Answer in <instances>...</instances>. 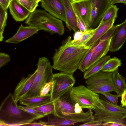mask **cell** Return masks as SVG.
I'll use <instances>...</instances> for the list:
<instances>
[{"instance_id":"10","label":"cell","mask_w":126,"mask_h":126,"mask_svg":"<svg viewBox=\"0 0 126 126\" xmlns=\"http://www.w3.org/2000/svg\"><path fill=\"white\" fill-rule=\"evenodd\" d=\"M91 17L88 29L99 25L105 12L111 5L110 0H92Z\"/></svg>"},{"instance_id":"25","label":"cell","mask_w":126,"mask_h":126,"mask_svg":"<svg viewBox=\"0 0 126 126\" xmlns=\"http://www.w3.org/2000/svg\"><path fill=\"white\" fill-rule=\"evenodd\" d=\"M119 9L116 5H111L105 12L99 25H101L111 19H116L117 16Z\"/></svg>"},{"instance_id":"17","label":"cell","mask_w":126,"mask_h":126,"mask_svg":"<svg viewBox=\"0 0 126 126\" xmlns=\"http://www.w3.org/2000/svg\"><path fill=\"white\" fill-rule=\"evenodd\" d=\"M9 10L11 14L16 22L22 21L27 19L31 12L16 0H13Z\"/></svg>"},{"instance_id":"34","label":"cell","mask_w":126,"mask_h":126,"mask_svg":"<svg viewBox=\"0 0 126 126\" xmlns=\"http://www.w3.org/2000/svg\"><path fill=\"white\" fill-rule=\"evenodd\" d=\"M76 17L78 28L79 30L84 33L87 31L88 29L85 23L81 19L77 16Z\"/></svg>"},{"instance_id":"2","label":"cell","mask_w":126,"mask_h":126,"mask_svg":"<svg viewBox=\"0 0 126 126\" xmlns=\"http://www.w3.org/2000/svg\"><path fill=\"white\" fill-rule=\"evenodd\" d=\"M70 91L53 101L54 107L53 114L57 117L55 121L57 126L72 125L78 123H84L93 120V112L91 109L81 113L75 112L74 105L70 97Z\"/></svg>"},{"instance_id":"27","label":"cell","mask_w":126,"mask_h":126,"mask_svg":"<svg viewBox=\"0 0 126 126\" xmlns=\"http://www.w3.org/2000/svg\"><path fill=\"white\" fill-rule=\"evenodd\" d=\"M7 10L0 6V41H2L4 29L6 25L7 18Z\"/></svg>"},{"instance_id":"44","label":"cell","mask_w":126,"mask_h":126,"mask_svg":"<svg viewBox=\"0 0 126 126\" xmlns=\"http://www.w3.org/2000/svg\"><path fill=\"white\" fill-rule=\"evenodd\" d=\"M34 3L38 4V3L41 0H30Z\"/></svg>"},{"instance_id":"5","label":"cell","mask_w":126,"mask_h":126,"mask_svg":"<svg viewBox=\"0 0 126 126\" xmlns=\"http://www.w3.org/2000/svg\"><path fill=\"white\" fill-rule=\"evenodd\" d=\"M101 102L94 110V120L103 123L112 122L122 124L123 120L126 118V106L114 104L104 99H101Z\"/></svg>"},{"instance_id":"19","label":"cell","mask_w":126,"mask_h":126,"mask_svg":"<svg viewBox=\"0 0 126 126\" xmlns=\"http://www.w3.org/2000/svg\"><path fill=\"white\" fill-rule=\"evenodd\" d=\"M50 94L45 96H39L22 98L19 102L20 104L32 108L38 107L51 101Z\"/></svg>"},{"instance_id":"23","label":"cell","mask_w":126,"mask_h":126,"mask_svg":"<svg viewBox=\"0 0 126 126\" xmlns=\"http://www.w3.org/2000/svg\"><path fill=\"white\" fill-rule=\"evenodd\" d=\"M100 42V40L96 41L88 50L83 56L80 62L78 69L84 73L86 71V67L90 60L97 46Z\"/></svg>"},{"instance_id":"15","label":"cell","mask_w":126,"mask_h":126,"mask_svg":"<svg viewBox=\"0 0 126 126\" xmlns=\"http://www.w3.org/2000/svg\"><path fill=\"white\" fill-rule=\"evenodd\" d=\"M39 30V29L36 27L30 26H24L21 24L16 33L6 40L5 42L17 44L37 33Z\"/></svg>"},{"instance_id":"32","label":"cell","mask_w":126,"mask_h":126,"mask_svg":"<svg viewBox=\"0 0 126 126\" xmlns=\"http://www.w3.org/2000/svg\"><path fill=\"white\" fill-rule=\"evenodd\" d=\"M53 85V82L51 81L46 83L42 87L40 91V96H45L51 90Z\"/></svg>"},{"instance_id":"20","label":"cell","mask_w":126,"mask_h":126,"mask_svg":"<svg viewBox=\"0 0 126 126\" xmlns=\"http://www.w3.org/2000/svg\"><path fill=\"white\" fill-rule=\"evenodd\" d=\"M116 19H113L101 25H99L94 35L87 43L86 46H92L113 25Z\"/></svg>"},{"instance_id":"4","label":"cell","mask_w":126,"mask_h":126,"mask_svg":"<svg viewBox=\"0 0 126 126\" xmlns=\"http://www.w3.org/2000/svg\"><path fill=\"white\" fill-rule=\"evenodd\" d=\"M25 23L48 32L51 34L57 33L60 35L64 33L62 20L44 10H35L32 12L26 19Z\"/></svg>"},{"instance_id":"1","label":"cell","mask_w":126,"mask_h":126,"mask_svg":"<svg viewBox=\"0 0 126 126\" xmlns=\"http://www.w3.org/2000/svg\"><path fill=\"white\" fill-rule=\"evenodd\" d=\"M69 36L63 40L61 45L55 50L52 58L53 68L61 72L73 74L78 68L86 52L92 47H80L74 45Z\"/></svg>"},{"instance_id":"41","label":"cell","mask_w":126,"mask_h":126,"mask_svg":"<svg viewBox=\"0 0 126 126\" xmlns=\"http://www.w3.org/2000/svg\"><path fill=\"white\" fill-rule=\"evenodd\" d=\"M121 104L123 106H126V88L121 96Z\"/></svg>"},{"instance_id":"14","label":"cell","mask_w":126,"mask_h":126,"mask_svg":"<svg viewBox=\"0 0 126 126\" xmlns=\"http://www.w3.org/2000/svg\"><path fill=\"white\" fill-rule=\"evenodd\" d=\"M92 2V0H83L72 3L76 15L83 21L88 29L91 19Z\"/></svg>"},{"instance_id":"29","label":"cell","mask_w":126,"mask_h":126,"mask_svg":"<svg viewBox=\"0 0 126 126\" xmlns=\"http://www.w3.org/2000/svg\"><path fill=\"white\" fill-rule=\"evenodd\" d=\"M23 5L31 13L36 10L38 4L34 3L30 0H16Z\"/></svg>"},{"instance_id":"8","label":"cell","mask_w":126,"mask_h":126,"mask_svg":"<svg viewBox=\"0 0 126 126\" xmlns=\"http://www.w3.org/2000/svg\"><path fill=\"white\" fill-rule=\"evenodd\" d=\"M86 79L87 87L95 93L115 92L112 72L101 70Z\"/></svg>"},{"instance_id":"9","label":"cell","mask_w":126,"mask_h":126,"mask_svg":"<svg viewBox=\"0 0 126 126\" xmlns=\"http://www.w3.org/2000/svg\"><path fill=\"white\" fill-rule=\"evenodd\" d=\"M75 81L73 74L63 72L54 74L52 87L50 92L51 100L54 101L70 91Z\"/></svg>"},{"instance_id":"40","label":"cell","mask_w":126,"mask_h":126,"mask_svg":"<svg viewBox=\"0 0 126 126\" xmlns=\"http://www.w3.org/2000/svg\"><path fill=\"white\" fill-rule=\"evenodd\" d=\"M74 111L76 113H80L83 112L82 108L78 103H76L74 105Z\"/></svg>"},{"instance_id":"35","label":"cell","mask_w":126,"mask_h":126,"mask_svg":"<svg viewBox=\"0 0 126 126\" xmlns=\"http://www.w3.org/2000/svg\"><path fill=\"white\" fill-rule=\"evenodd\" d=\"M114 25H113L99 39L100 42H102L107 39L111 38L114 32Z\"/></svg>"},{"instance_id":"16","label":"cell","mask_w":126,"mask_h":126,"mask_svg":"<svg viewBox=\"0 0 126 126\" xmlns=\"http://www.w3.org/2000/svg\"><path fill=\"white\" fill-rule=\"evenodd\" d=\"M64 8L66 21L65 22L69 31L75 32L80 31L78 26L76 14L73 7L72 0H63Z\"/></svg>"},{"instance_id":"22","label":"cell","mask_w":126,"mask_h":126,"mask_svg":"<svg viewBox=\"0 0 126 126\" xmlns=\"http://www.w3.org/2000/svg\"><path fill=\"white\" fill-rule=\"evenodd\" d=\"M112 73V78L117 94L120 96L126 88V78L119 73L118 69Z\"/></svg>"},{"instance_id":"30","label":"cell","mask_w":126,"mask_h":126,"mask_svg":"<svg viewBox=\"0 0 126 126\" xmlns=\"http://www.w3.org/2000/svg\"><path fill=\"white\" fill-rule=\"evenodd\" d=\"M18 106L21 109L35 116L39 119L46 116L43 113L37 111L32 107L26 106H24L20 105H18Z\"/></svg>"},{"instance_id":"12","label":"cell","mask_w":126,"mask_h":126,"mask_svg":"<svg viewBox=\"0 0 126 126\" xmlns=\"http://www.w3.org/2000/svg\"><path fill=\"white\" fill-rule=\"evenodd\" d=\"M126 40V19L122 23L114 25V33L111 38L109 51L114 52L121 48Z\"/></svg>"},{"instance_id":"13","label":"cell","mask_w":126,"mask_h":126,"mask_svg":"<svg viewBox=\"0 0 126 126\" xmlns=\"http://www.w3.org/2000/svg\"><path fill=\"white\" fill-rule=\"evenodd\" d=\"M37 72L36 70L32 74H29L26 77H22L17 85L13 95L17 103L23 98L31 90Z\"/></svg>"},{"instance_id":"36","label":"cell","mask_w":126,"mask_h":126,"mask_svg":"<svg viewBox=\"0 0 126 126\" xmlns=\"http://www.w3.org/2000/svg\"><path fill=\"white\" fill-rule=\"evenodd\" d=\"M103 123L100 121L94 120L84 123V124L79 126H102Z\"/></svg>"},{"instance_id":"43","label":"cell","mask_w":126,"mask_h":126,"mask_svg":"<svg viewBox=\"0 0 126 126\" xmlns=\"http://www.w3.org/2000/svg\"><path fill=\"white\" fill-rule=\"evenodd\" d=\"M111 5L119 3H122L126 4V0H110Z\"/></svg>"},{"instance_id":"7","label":"cell","mask_w":126,"mask_h":126,"mask_svg":"<svg viewBox=\"0 0 126 126\" xmlns=\"http://www.w3.org/2000/svg\"><path fill=\"white\" fill-rule=\"evenodd\" d=\"M70 95L74 105L78 103L83 108L94 110L101 103L98 94L83 85L73 87L70 91Z\"/></svg>"},{"instance_id":"11","label":"cell","mask_w":126,"mask_h":126,"mask_svg":"<svg viewBox=\"0 0 126 126\" xmlns=\"http://www.w3.org/2000/svg\"><path fill=\"white\" fill-rule=\"evenodd\" d=\"M41 6L51 15L66 21L63 0H41Z\"/></svg>"},{"instance_id":"3","label":"cell","mask_w":126,"mask_h":126,"mask_svg":"<svg viewBox=\"0 0 126 126\" xmlns=\"http://www.w3.org/2000/svg\"><path fill=\"white\" fill-rule=\"evenodd\" d=\"M17 103L11 93L2 101L0 107V126H24L39 119L19 107Z\"/></svg>"},{"instance_id":"28","label":"cell","mask_w":126,"mask_h":126,"mask_svg":"<svg viewBox=\"0 0 126 126\" xmlns=\"http://www.w3.org/2000/svg\"><path fill=\"white\" fill-rule=\"evenodd\" d=\"M32 108L37 111L43 113L46 116L53 114L54 112V106L52 101L45 104Z\"/></svg>"},{"instance_id":"21","label":"cell","mask_w":126,"mask_h":126,"mask_svg":"<svg viewBox=\"0 0 126 126\" xmlns=\"http://www.w3.org/2000/svg\"><path fill=\"white\" fill-rule=\"evenodd\" d=\"M110 58V55L105 56L94 64L84 73V79H87L101 71L105 63Z\"/></svg>"},{"instance_id":"31","label":"cell","mask_w":126,"mask_h":126,"mask_svg":"<svg viewBox=\"0 0 126 126\" xmlns=\"http://www.w3.org/2000/svg\"><path fill=\"white\" fill-rule=\"evenodd\" d=\"M101 94L104 95L109 101L116 105H118L119 98L121 96L117 94L116 95L112 94L110 92L103 93Z\"/></svg>"},{"instance_id":"39","label":"cell","mask_w":126,"mask_h":126,"mask_svg":"<svg viewBox=\"0 0 126 126\" xmlns=\"http://www.w3.org/2000/svg\"><path fill=\"white\" fill-rule=\"evenodd\" d=\"M24 126H47L46 122L40 121L39 122H33L26 124Z\"/></svg>"},{"instance_id":"45","label":"cell","mask_w":126,"mask_h":126,"mask_svg":"<svg viewBox=\"0 0 126 126\" xmlns=\"http://www.w3.org/2000/svg\"><path fill=\"white\" fill-rule=\"evenodd\" d=\"M122 123L124 126H126V118L123 119L122 121Z\"/></svg>"},{"instance_id":"24","label":"cell","mask_w":126,"mask_h":126,"mask_svg":"<svg viewBox=\"0 0 126 126\" xmlns=\"http://www.w3.org/2000/svg\"><path fill=\"white\" fill-rule=\"evenodd\" d=\"M122 64L121 61L116 57L109 59L105 63L101 71L112 72L117 69Z\"/></svg>"},{"instance_id":"38","label":"cell","mask_w":126,"mask_h":126,"mask_svg":"<svg viewBox=\"0 0 126 126\" xmlns=\"http://www.w3.org/2000/svg\"><path fill=\"white\" fill-rule=\"evenodd\" d=\"M13 0H0V6L7 10Z\"/></svg>"},{"instance_id":"18","label":"cell","mask_w":126,"mask_h":126,"mask_svg":"<svg viewBox=\"0 0 126 126\" xmlns=\"http://www.w3.org/2000/svg\"><path fill=\"white\" fill-rule=\"evenodd\" d=\"M111 38L102 42L100 41L96 47L91 59L87 65L86 70L96 62L106 55L110 50Z\"/></svg>"},{"instance_id":"46","label":"cell","mask_w":126,"mask_h":126,"mask_svg":"<svg viewBox=\"0 0 126 126\" xmlns=\"http://www.w3.org/2000/svg\"><path fill=\"white\" fill-rule=\"evenodd\" d=\"M72 0L73 1V2H76V1H80L82 0Z\"/></svg>"},{"instance_id":"26","label":"cell","mask_w":126,"mask_h":126,"mask_svg":"<svg viewBox=\"0 0 126 126\" xmlns=\"http://www.w3.org/2000/svg\"><path fill=\"white\" fill-rule=\"evenodd\" d=\"M97 27L94 29H89L84 33L81 39L77 41L72 42L73 44L76 46L80 47L86 46L87 43L91 39L95 34L97 29Z\"/></svg>"},{"instance_id":"37","label":"cell","mask_w":126,"mask_h":126,"mask_svg":"<svg viewBox=\"0 0 126 126\" xmlns=\"http://www.w3.org/2000/svg\"><path fill=\"white\" fill-rule=\"evenodd\" d=\"M84 33L80 31H78L75 32L74 35L73 39L72 40V41H79L82 38Z\"/></svg>"},{"instance_id":"33","label":"cell","mask_w":126,"mask_h":126,"mask_svg":"<svg viewBox=\"0 0 126 126\" xmlns=\"http://www.w3.org/2000/svg\"><path fill=\"white\" fill-rule=\"evenodd\" d=\"M10 61L9 55L2 52L0 53V68L7 64Z\"/></svg>"},{"instance_id":"42","label":"cell","mask_w":126,"mask_h":126,"mask_svg":"<svg viewBox=\"0 0 126 126\" xmlns=\"http://www.w3.org/2000/svg\"><path fill=\"white\" fill-rule=\"evenodd\" d=\"M102 126H124L123 124H119L116 123L110 122L105 123H103Z\"/></svg>"},{"instance_id":"6","label":"cell","mask_w":126,"mask_h":126,"mask_svg":"<svg viewBox=\"0 0 126 126\" xmlns=\"http://www.w3.org/2000/svg\"><path fill=\"white\" fill-rule=\"evenodd\" d=\"M36 65L37 72L33 85L30 90L23 98L40 96L42 87L46 83L52 81L54 74L53 68L47 57L39 58Z\"/></svg>"}]
</instances>
